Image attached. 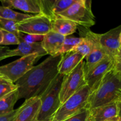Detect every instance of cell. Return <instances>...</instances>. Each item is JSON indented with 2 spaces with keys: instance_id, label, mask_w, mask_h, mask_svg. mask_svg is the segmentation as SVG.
Instances as JSON below:
<instances>
[{
  "instance_id": "cell-1",
  "label": "cell",
  "mask_w": 121,
  "mask_h": 121,
  "mask_svg": "<svg viewBox=\"0 0 121 121\" xmlns=\"http://www.w3.org/2000/svg\"><path fill=\"white\" fill-rule=\"evenodd\" d=\"M62 55L47 57L42 63L33 66L15 83L17 86L18 99L26 100L40 96L59 74L58 65Z\"/></svg>"
},
{
  "instance_id": "cell-2",
  "label": "cell",
  "mask_w": 121,
  "mask_h": 121,
  "mask_svg": "<svg viewBox=\"0 0 121 121\" xmlns=\"http://www.w3.org/2000/svg\"><path fill=\"white\" fill-rule=\"evenodd\" d=\"M121 98V76L112 69L109 71L91 93L85 108H95L117 102Z\"/></svg>"
},
{
  "instance_id": "cell-3",
  "label": "cell",
  "mask_w": 121,
  "mask_h": 121,
  "mask_svg": "<svg viewBox=\"0 0 121 121\" xmlns=\"http://www.w3.org/2000/svg\"><path fill=\"white\" fill-rule=\"evenodd\" d=\"M64 76L58 74L46 91L39 96L41 106L37 121H52L54 113L61 105L59 96Z\"/></svg>"
},
{
  "instance_id": "cell-4",
  "label": "cell",
  "mask_w": 121,
  "mask_h": 121,
  "mask_svg": "<svg viewBox=\"0 0 121 121\" xmlns=\"http://www.w3.org/2000/svg\"><path fill=\"white\" fill-rule=\"evenodd\" d=\"M91 93L90 87L87 85L84 86L60 105L52 121H64L83 109L87 105Z\"/></svg>"
},
{
  "instance_id": "cell-5",
  "label": "cell",
  "mask_w": 121,
  "mask_h": 121,
  "mask_svg": "<svg viewBox=\"0 0 121 121\" xmlns=\"http://www.w3.org/2000/svg\"><path fill=\"white\" fill-rule=\"evenodd\" d=\"M57 16L70 20L78 26L89 28L95 24V17L92 10V1L76 0L71 7Z\"/></svg>"
},
{
  "instance_id": "cell-6",
  "label": "cell",
  "mask_w": 121,
  "mask_h": 121,
  "mask_svg": "<svg viewBox=\"0 0 121 121\" xmlns=\"http://www.w3.org/2000/svg\"><path fill=\"white\" fill-rule=\"evenodd\" d=\"M84 67L85 61L83 60L72 72L64 76L59 96L61 105L86 85Z\"/></svg>"
},
{
  "instance_id": "cell-7",
  "label": "cell",
  "mask_w": 121,
  "mask_h": 121,
  "mask_svg": "<svg viewBox=\"0 0 121 121\" xmlns=\"http://www.w3.org/2000/svg\"><path fill=\"white\" fill-rule=\"evenodd\" d=\"M41 57L37 54L21 57L11 63L0 66V74L11 83L21 79Z\"/></svg>"
},
{
  "instance_id": "cell-8",
  "label": "cell",
  "mask_w": 121,
  "mask_h": 121,
  "mask_svg": "<svg viewBox=\"0 0 121 121\" xmlns=\"http://www.w3.org/2000/svg\"><path fill=\"white\" fill-rule=\"evenodd\" d=\"M51 19L42 14L33 15L31 17L17 23L20 33L44 35L51 31Z\"/></svg>"
},
{
  "instance_id": "cell-9",
  "label": "cell",
  "mask_w": 121,
  "mask_h": 121,
  "mask_svg": "<svg viewBox=\"0 0 121 121\" xmlns=\"http://www.w3.org/2000/svg\"><path fill=\"white\" fill-rule=\"evenodd\" d=\"M114 59L107 57L96 65L85 70V82L93 92L99 84L104 76L113 69Z\"/></svg>"
},
{
  "instance_id": "cell-10",
  "label": "cell",
  "mask_w": 121,
  "mask_h": 121,
  "mask_svg": "<svg viewBox=\"0 0 121 121\" xmlns=\"http://www.w3.org/2000/svg\"><path fill=\"white\" fill-rule=\"evenodd\" d=\"M121 25L110 30L104 34H99V41L102 47L109 57L114 59L121 46L120 36Z\"/></svg>"
},
{
  "instance_id": "cell-11",
  "label": "cell",
  "mask_w": 121,
  "mask_h": 121,
  "mask_svg": "<svg viewBox=\"0 0 121 121\" xmlns=\"http://www.w3.org/2000/svg\"><path fill=\"white\" fill-rule=\"evenodd\" d=\"M40 106L41 100L39 96L25 100L18 108L17 113L13 121H37Z\"/></svg>"
},
{
  "instance_id": "cell-12",
  "label": "cell",
  "mask_w": 121,
  "mask_h": 121,
  "mask_svg": "<svg viewBox=\"0 0 121 121\" xmlns=\"http://www.w3.org/2000/svg\"><path fill=\"white\" fill-rule=\"evenodd\" d=\"M3 7L20 9L26 13L40 14L42 13L41 0H1Z\"/></svg>"
},
{
  "instance_id": "cell-13",
  "label": "cell",
  "mask_w": 121,
  "mask_h": 121,
  "mask_svg": "<svg viewBox=\"0 0 121 121\" xmlns=\"http://www.w3.org/2000/svg\"><path fill=\"white\" fill-rule=\"evenodd\" d=\"M118 117L117 102L111 103L89 110L87 121H106Z\"/></svg>"
},
{
  "instance_id": "cell-14",
  "label": "cell",
  "mask_w": 121,
  "mask_h": 121,
  "mask_svg": "<svg viewBox=\"0 0 121 121\" xmlns=\"http://www.w3.org/2000/svg\"><path fill=\"white\" fill-rule=\"evenodd\" d=\"M84 59L85 57L83 56L74 51L63 54L58 65L59 74L64 76L69 74Z\"/></svg>"
},
{
  "instance_id": "cell-15",
  "label": "cell",
  "mask_w": 121,
  "mask_h": 121,
  "mask_svg": "<svg viewBox=\"0 0 121 121\" xmlns=\"http://www.w3.org/2000/svg\"><path fill=\"white\" fill-rule=\"evenodd\" d=\"M65 38L63 35L51 31L44 35L41 43L47 54L51 56H60L59 53L62 47Z\"/></svg>"
},
{
  "instance_id": "cell-16",
  "label": "cell",
  "mask_w": 121,
  "mask_h": 121,
  "mask_svg": "<svg viewBox=\"0 0 121 121\" xmlns=\"http://www.w3.org/2000/svg\"><path fill=\"white\" fill-rule=\"evenodd\" d=\"M34 54H39L41 57L47 55V53L43 48L41 42L28 43L20 40V43L18 45L17 47L15 49L11 50L9 57L17 56H21V57Z\"/></svg>"
},
{
  "instance_id": "cell-17",
  "label": "cell",
  "mask_w": 121,
  "mask_h": 121,
  "mask_svg": "<svg viewBox=\"0 0 121 121\" xmlns=\"http://www.w3.org/2000/svg\"><path fill=\"white\" fill-rule=\"evenodd\" d=\"M78 25L70 20L57 16L51 21V31L54 33L68 36L75 33Z\"/></svg>"
},
{
  "instance_id": "cell-18",
  "label": "cell",
  "mask_w": 121,
  "mask_h": 121,
  "mask_svg": "<svg viewBox=\"0 0 121 121\" xmlns=\"http://www.w3.org/2000/svg\"><path fill=\"white\" fill-rule=\"evenodd\" d=\"M17 89L5 96L0 99V116L7 114L14 111V107L18 100Z\"/></svg>"
},
{
  "instance_id": "cell-19",
  "label": "cell",
  "mask_w": 121,
  "mask_h": 121,
  "mask_svg": "<svg viewBox=\"0 0 121 121\" xmlns=\"http://www.w3.org/2000/svg\"><path fill=\"white\" fill-rule=\"evenodd\" d=\"M33 15L22 14L15 11L11 8L0 6V18L5 20H11L17 22H20L24 20L31 17Z\"/></svg>"
},
{
  "instance_id": "cell-20",
  "label": "cell",
  "mask_w": 121,
  "mask_h": 121,
  "mask_svg": "<svg viewBox=\"0 0 121 121\" xmlns=\"http://www.w3.org/2000/svg\"><path fill=\"white\" fill-rule=\"evenodd\" d=\"M82 40V39L80 37H78L72 35L65 37L62 47L59 53V55H63L65 53L73 50L81 42Z\"/></svg>"
},
{
  "instance_id": "cell-21",
  "label": "cell",
  "mask_w": 121,
  "mask_h": 121,
  "mask_svg": "<svg viewBox=\"0 0 121 121\" xmlns=\"http://www.w3.org/2000/svg\"><path fill=\"white\" fill-rule=\"evenodd\" d=\"M76 1V0H54L52 8V14L53 19L56 17L58 14L68 9Z\"/></svg>"
},
{
  "instance_id": "cell-22",
  "label": "cell",
  "mask_w": 121,
  "mask_h": 121,
  "mask_svg": "<svg viewBox=\"0 0 121 121\" xmlns=\"http://www.w3.org/2000/svg\"><path fill=\"white\" fill-rule=\"evenodd\" d=\"M17 23L15 21L0 18V29L14 34L18 37L19 31L17 29Z\"/></svg>"
},
{
  "instance_id": "cell-23",
  "label": "cell",
  "mask_w": 121,
  "mask_h": 121,
  "mask_svg": "<svg viewBox=\"0 0 121 121\" xmlns=\"http://www.w3.org/2000/svg\"><path fill=\"white\" fill-rule=\"evenodd\" d=\"M18 37L20 41L28 43H35L41 42L43 40L44 35L26 34V33L19 32Z\"/></svg>"
},
{
  "instance_id": "cell-24",
  "label": "cell",
  "mask_w": 121,
  "mask_h": 121,
  "mask_svg": "<svg viewBox=\"0 0 121 121\" xmlns=\"http://www.w3.org/2000/svg\"><path fill=\"white\" fill-rule=\"evenodd\" d=\"M17 89V86L11 82L5 81L0 83V99Z\"/></svg>"
},
{
  "instance_id": "cell-25",
  "label": "cell",
  "mask_w": 121,
  "mask_h": 121,
  "mask_svg": "<svg viewBox=\"0 0 121 121\" xmlns=\"http://www.w3.org/2000/svg\"><path fill=\"white\" fill-rule=\"evenodd\" d=\"M3 34V40L1 45H18L20 40L17 35L9 32L1 30Z\"/></svg>"
},
{
  "instance_id": "cell-26",
  "label": "cell",
  "mask_w": 121,
  "mask_h": 121,
  "mask_svg": "<svg viewBox=\"0 0 121 121\" xmlns=\"http://www.w3.org/2000/svg\"><path fill=\"white\" fill-rule=\"evenodd\" d=\"M89 112V110L84 108L78 113L70 117L69 118L64 121H87Z\"/></svg>"
},
{
  "instance_id": "cell-27",
  "label": "cell",
  "mask_w": 121,
  "mask_h": 121,
  "mask_svg": "<svg viewBox=\"0 0 121 121\" xmlns=\"http://www.w3.org/2000/svg\"><path fill=\"white\" fill-rule=\"evenodd\" d=\"M17 111L18 109H17L7 114L0 116V121H13L17 113Z\"/></svg>"
},
{
  "instance_id": "cell-28",
  "label": "cell",
  "mask_w": 121,
  "mask_h": 121,
  "mask_svg": "<svg viewBox=\"0 0 121 121\" xmlns=\"http://www.w3.org/2000/svg\"><path fill=\"white\" fill-rule=\"evenodd\" d=\"M11 50L8 47L0 46V61L9 57V54Z\"/></svg>"
},
{
  "instance_id": "cell-29",
  "label": "cell",
  "mask_w": 121,
  "mask_h": 121,
  "mask_svg": "<svg viewBox=\"0 0 121 121\" xmlns=\"http://www.w3.org/2000/svg\"><path fill=\"white\" fill-rule=\"evenodd\" d=\"M113 69L121 76V58H116L114 59Z\"/></svg>"
},
{
  "instance_id": "cell-30",
  "label": "cell",
  "mask_w": 121,
  "mask_h": 121,
  "mask_svg": "<svg viewBox=\"0 0 121 121\" xmlns=\"http://www.w3.org/2000/svg\"><path fill=\"white\" fill-rule=\"evenodd\" d=\"M117 108H118V117L121 119V100L117 102Z\"/></svg>"
},
{
  "instance_id": "cell-31",
  "label": "cell",
  "mask_w": 121,
  "mask_h": 121,
  "mask_svg": "<svg viewBox=\"0 0 121 121\" xmlns=\"http://www.w3.org/2000/svg\"><path fill=\"white\" fill-rule=\"evenodd\" d=\"M106 121H121V119L118 117H115V118H112V119H109V120H107Z\"/></svg>"
},
{
  "instance_id": "cell-32",
  "label": "cell",
  "mask_w": 121,
  "mask_h": 121,
  "mask_svg": "<svg viewBox=\"0 0 121 121\" xmlns=\"http://www.w3.org/2000/svg\"><path fill=\"white\" fill-rule=\"evenodd\" d=\"M116 58H121V46H120V47H119V49L117 54V56L115 57V59H116Z\"/></svg>"
},
{
  "instance_id": "cell-33",
  "label": "cell",
  "mask_w": 121,
  "mask_h": 121,
  "mask_svg": "<svg viewBox=\"0 0 121 121\" xmlns=\"http://www.w3.org/2000/svg\"><path fill=\"white\" fill-rule=\"evenodd\" d=\"M5 81H9V80H8L7 79H5L4 77H3L2 75L0 74V83L3 82H5Z\"/></svg>"
},
{
  "instance_id": "cell-34",
  "label": "cell",
  "mask_w": 121,
  "mask_h": 121,
  "mask_svg": "<svg viewBox=\"0 0 121 121\" xmlns=\"http://www.w3.org/2000/svg\"><path fill=\"white\" fill-rule=\"evenodd\" d=\"M2 40H3V34H2V30L0 29V44L2 43Z\"/></svg>"
},
{
  "instance_id": "cell-35",
  "label": "cell",
  "mask_w": 121,
  "mask_h": 121,
  "mask_svg": "<svg viewBox=\"0 0 121 121\" xmlns=\"http://www.w3.org/2000/svg\"><path fill=\"white\" fill-rule=\"evenodd\" d=\"M120 43H121V36H120Z\"/></svg>"
},
{
  "instance_id": "cell-36",
  "label": "cell",
  "mask_w": 121,
  "mask_h": 121,
  "mask_svg": "<svg viewBox=\"0 0 121 121\" xmlns=\"http://www.w3.org/2000/svg\"><path fill=\"white\" fill-rule=\"evenodd\" d=\"M119 100H121V98H120V99H119Z\"/></svg>"
}]
</instances>
